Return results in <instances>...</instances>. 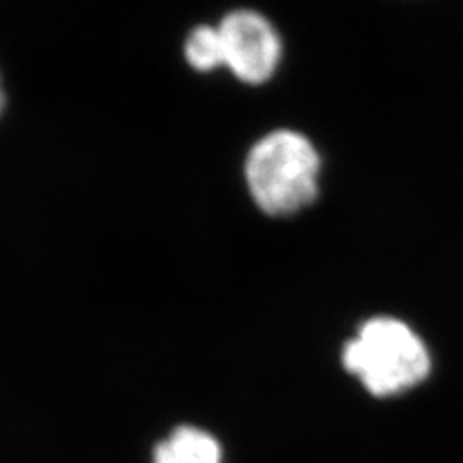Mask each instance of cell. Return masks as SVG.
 Masks as SVG:
<instances>
[{
	"mask_svg": "<svg viewBox=\"0 0 463 463\" xmlns=\"http://www.w3.org/2000/svg\"><path fill=\"white\" fill-rule=\"evenodd\" d=\"M153 463H222V448L207 430L184 425L155 448Z\"/></svg>",
	"mask_w": 463,
	"mask_h": 463,
	"instance_id": "277c9868",
	"label": "cell"
},
{
	"mask_svg": "<svg viewBox=\"0 0 463 463\" xmlns=\"http://www.w3.org/2000/svg\"><path fill=\"white\" fill-rule=\"evenodd\" d=\"M323 168V155L309 136L280 128L251 145L243 176L255 205L282 219L306 211L318 199Z\"/></svg>",
	"mask_w": 463,
	"mask_h": 463,
	"instance_id": "6da1fadb",
	"label": "cell"
},
{
	"mask_svg": "<svg viewBox=\"0 0 463 463\" xmlns=\"http://www.w3.org/2000/svg\"><path fill=\"white\" fill-rule=\"evenodd\" d=\"M5 110H6V91H5V85H3V76H0V118H3Z\"/></svg>",
	"mask_w": 463,
	"mask_h": 463,
	"instance_id": "8992f818",
	"label": "cell"
},
{
	"mask_svg": "<svg viewBox=\"0 0 463 463\" xmlns=\"http://www.w3.org/2000/svg\"><path fill=\"white\" fill-rule=\"evenodd\" d=\"M345 369L357 374L374 396H392L421 383L429 374L427 347L396 318L379 317L361 326L344 347Z\"/></svg>",
	"mask_w": 463,
	"mask_h": 463,
	"instance_id": "7a4b0ae2",
	"label": "cell"
},
{
	"mask_svg": "<svg viewBox=\"0 0 463 463\" xmlns=\"http://www.w3.org/2000/svg\"><path fill=\"white\" fill-rule=\"evenodd\" d=\"M184 58L197 74H213L224 68V49L219 25L201 24L194 27L184 41Z\"/></svg>",
	"mask_w": 463,
	"mask_h": 463,
	"instance_id": "5b68a950",
	"label": "cell"
},
{
	"mask_svg": "<svg viewBox=\"0 0 463 463\" xmlns=\"http://www.w3.org/2000/svg\"><path fill=\"white\" fill-rule=\"evenodd\" d=\"M224 68L245 85H265L279 74L284 58L282 35L265 14L251 8L228 12L219 24Z\"/></svg>",
	"mask_w": 463,
	"mask_h": 463,
	"instance_id": "3957f363",
	"label": "cell"
}]
</instances>
